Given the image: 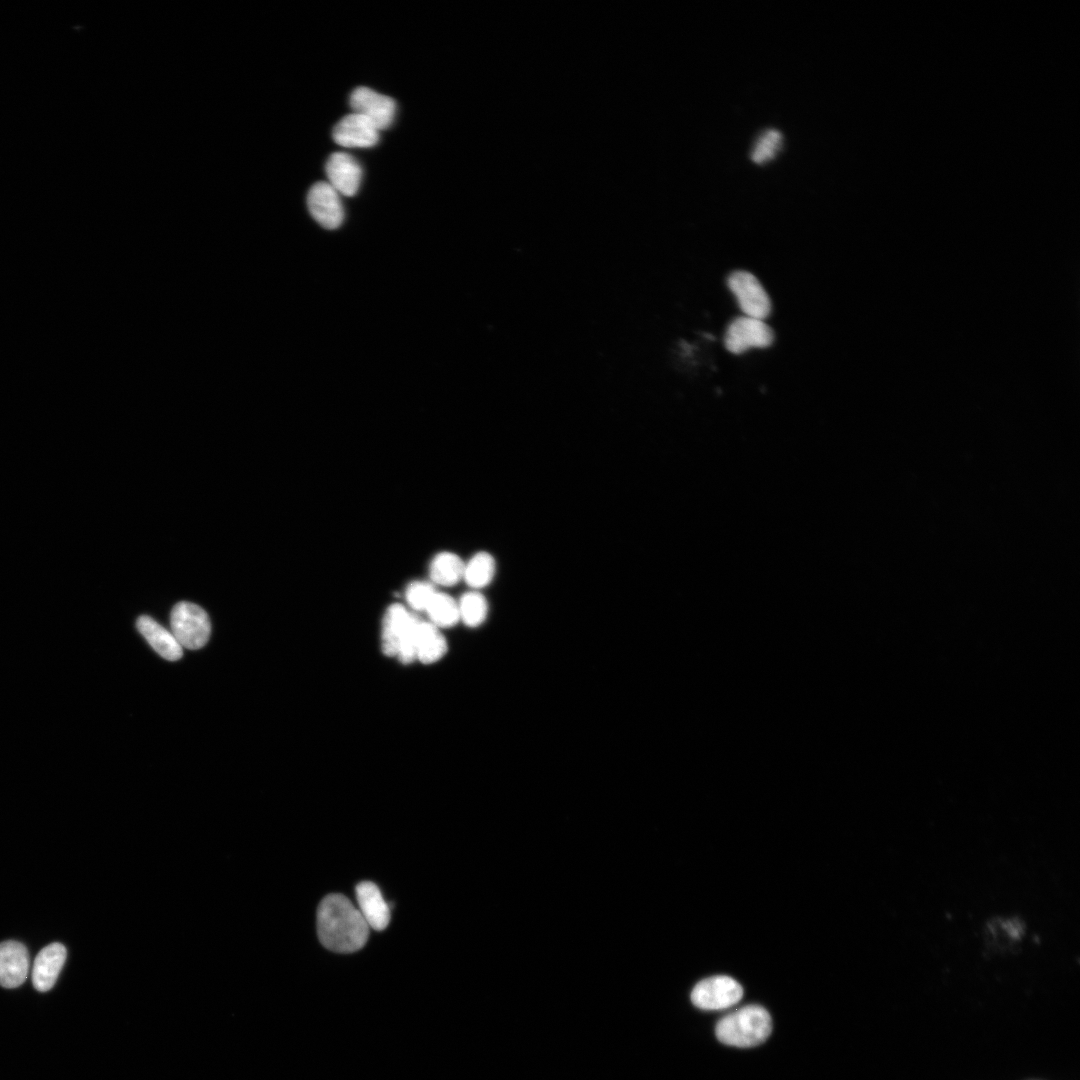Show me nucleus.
<instances>
[{"label": "nucleus", "mask_w": 1080, "mask_h": 1080, "mask_svg": "<svg viewBox=\"0 0 1080 1080\" xmlns=\"http://www.w3.org/2000/svg\"><path fill=\"white\" fill-rule=\"evenodd\" d=\"M727 284L746 316L763 320L770 314L771 302L759 280L750 272L735 271Z\"/></svg>", "instance_id": "obj_5"}, {"label": "nucleus", "mask_w": 1080, "mask_h": 1080, "mask_svg": "<svg viewBox=\"0 0 1080 1080\" xmlns=\"http://www.w3.org/2000/svg\"><path fill=\"white\" fill-rule=\"evenodd\" d=\"M311 216L325 229L338 228L344 219V210L338 192L324 181L316 182L307 195Z\"/></svg>", "instance_id": "obj_8"}, {"label": "nucleus", "mask_w": 1080, "mask_h": 1080, "mask_svg": "<svg viewBox=\"0 0 1080 1080\" xmlns=\"http://www.w3.org/2000/svg\"><path fill=\"white\" fill-rule=\"evenodd\" d=\"M413 618L414 615L401 604L387 608L381 633L382 650L387 656H396L400 639Z\"/></svg>", "instance_id": "obj_15"}, {"label": "nucleus", "mask_w": 1080, "mask_h": 1080, "mask_svg": "<svg viewBox=\"0 0 1080 1080\" xmlns=\"http://www.w3.org/2000/svg\"><path fill=\"white\" fill-rule=\"evenodd\" d=\"M458 609L460 621L470 628H475L485 622L489 605L479 591L470 590L458 600Z\"/></svg>", "instance_id": "obj_20"}, {"label": "nucleus", "mask_w": 1080, "mask_h": 1080, "mask_svg": "<svg viewBox=\"0 0 1080 1080\" xmlns=\"http://www.w3.org/2000/svg\"><path fill=\"white\" fill-rule=\"evenodd\" d=\"M329 184L345 196H354L360 186L362 169L359 162L350 154L335 152L330 155L325 166Z\"/></svg>", "instance_id": "obj_10"}, {"label": "nucleus", "mask_w": 1080, "mask_h": 1080, "mask_svg": "<svg viewBox=\"0 0 1080 1080\" xmlns=\"http://www.w3.org/2000/svg\"><path fill=\"white\" fill-rule=\"evenodd\" d=\"M332 137L338 145L343 147L368 148L379 141V130L364 116L351 113L334 126Z\"/></svg>", "instance_id": "obj_9"}, {"label": "nucleus", "mask_w": 1080, "mask_h": 1080, "mask_svg": "<svg viewBox=\"0 0 1080 1080\" xmlns=\"http://www.w3.org/2000/svg\"><path fill=\"white\" fill-rule=\"evenodd\" d=\"M436 590L432 583L415 580L408 584L405 598L410 608L416 611H425L432 600Z\"/></svg>", "instance_id": "obj_22"}, {"label": "nucleus", "mask_w": 1080, "mask_h": 1080, "mask_svg": "<svg viewBox=\"0 0 1080 1080\" xmlns=\"http://www.w3.org/2000/svg\"><path fill=\"white\" fill-rule=\"evenodd\" d=\"M743 997V988L732 977L716 975L699 981L691 991L692 1003L704 1010L731 1007Z\"/></svg>", "instance_id": "obj_4"}, {"label": "nucleus", "mask_w": 1080, "mask_h": 1080, "mask_svg": "<svg viewBox=\"0 0 1080 1080\" xmlns=\"http://www.w3.org/2000/svg\"><path fill=\"white\" fill-rule=\"evenodd\" d=\"M419 624L420 620L414 616L400 639L396 656L403 663H411L416 659Z\"/></svg>", "instance_id": "obj_23"}, {"label": "nucleus", "mask_w": 1080, "mask_h": 1080, "mask_svg": "<svg viewBox=\"0 0 1080 1080\" xmlns=\"http://www.w3.org/2000/svg\"><path fill=\"white\" fill-rule=\"evenodd\" d=\"M465 562L455 553L443 551L437 553L429 564L431 583L441 586H453L463 580Z\"/></svg>", "instance_id": "obj_16"}, {"label": "nucleus", "mask_w": 1080, "mask_h": 1080, "mask_svg": "<svg viewBox=\"0 0 1080 1080\" xmlns=\"http://www.w3.org/2000/svg\"><path fill=\"white\" fill-rule=\"evenodd\" d=\"M29 966L28 950L22 943L14 940L0 943V985L2 987L20 986L26 980Z\"/></svg>", "instance_id": "obj_11"}, {"label": "nucleus", "mask_w": 1080, "mask_h": 1080, "mask_svg": "<svg viewBox=\"0 0 1080 1080\" xmlns=\"http://www.w3.org/2000/svg\"><path fill=\"white\" fill-rule=\"evenodd\" d=\"M771 1031L770 1014L759 1005H748L726 1015L715 1029L720 1042L736 1047L757 1046L769 1037Z\"/></svg>", "instance_id": "obj_2"}, {"label": "nucleus", "mask_w": 1080, "mask_h": 1080, "mask_svg": "<svg viewBox=\"0 0 1080 1080\" xmlns=\"http://www.w3.org/2000/svg\"><path fill=\"white\" fill-rule=\"evenodd\" d=\"M170 622L172 634L182 647L196 650L207 643L211 624L208 614L200 606L185 601L177 603L171 611Z\"/></svg>", "instance_id": "obj_3"}, {"label": "nucleus", "mask_w": 1080, "mask_h": 1080, "mask_svg": "<svg viewBox=\"0 0 1080 1080\" xmlns=\"http://www.w3.org/2000/svg\"><path fill=\"white\" fill-rule=\"evenodd\" d=\"M447 651V643L439 628L420 620L416 659L424 664L435 663Z\"/></svg>", "instance_id": "obj_18"}, {"label": "nucleus", "mask_w": 1080, "mask_h": 1080, "mask_svg": "<svg viewBox=\"0 0 1080 1080\" xmlns=\"http://www.w3.org/2000/svg\"><path fill=\"white\" fill-rule=\"evenodd\" d=\"M137 628L152 648L163 658L176 661L183 655L182 646L175 636L147 615L137 620Z\"/></svg>", "instance_id": "obj_14"}, {"label": "nucleus", "mask_w": 1080, "mask_h": 1080, "mask_svg": "<svg viewBox=\"0 0 1080 1080\" xmlns=\"http://www.w3.org/2000/svg\"><path fill=\"white\" fill-rule=\"evenodd\" d=\"M359 911L368 926L381 931L390 921V908L384 900L380 889L370 881H363L355 888Z\"/></svg>", "instance_id": "obj_13"}, {"label": "nucleus", "mask_w": 1080, "mask_h": 1080, "mask_svg": "<svg viewBox=\"0 0 1080 1080\" xmlns=\"http://www.w3.org/2000/svg\"><path fill=\"white\" fill-rule=\"evenodd\" d=\"M496 574V561L485 551L477 552L464 564L463 580L471 590L487 587Z\"/></svg>", "instance_id": "obj_17"}, {"label": "nucleus", "mask_w": 1080, "mask_h": 1080, "mask_svg": "<svg viewBox=\"0 0 1080 1080\" xmlns=\"http://www.w3.org/2000/svg\"><path fill=\"white\" fill-rule=\"evenodd\" d=\"M349 104L354 113L367 118L378 130L388 128L396 113V103L391 97L364 86L352 91Z\"/></svg>", "instance_id": "obj_7"}, {"label": "nucleus", "mask_w": 1080, "mask_h": 1080, "mask_svg": "<svg viewBox=\"0 0 1080 1080\" xmlns=\"http://www.w3.org/2000/svg\"><path fill=\"white\" fill-rule=\"evenodd\" d=\"M773 340L774 333L763 320L743 316L730 323L724 343L729 352L740 354L749 348H766Z\"/></svg>", "instance_id": "obj_6"}, {"label": "nucleus", "mask_w": 1080, "mask_h": 1080, "mask_svg": "<svg viewBox=\"0 0 1080 1080\" xmlns=\"http://www.w3.org/2000/svg\"><path fill=\"white\" fill-rule=\"evenodd\" d=\"M67 951L61 943H51L37 954L32 967V983L36 990H50L65 963Z\"/></svg>", "instance_id": "obj_12"}, {"label": "nucleus", "mask_w": 1080, "mask_h": 1080, "mask_svg": "<svg viewBox=\"0 0 1080 1080\" xmlns=\"http://www.w3.org/2000/svg\"><path fill=\"white\" fill-rule=\"evenodd\" d=\"M425 612L430 623L437 628L452 627L460 621L458 601L451 596L436 591Z\"/></svg>", "instance_id": "obj_19"}, {"label": "nucleus", "mask_w": 1080, "mask_h": 1080, "mask_svg": "<svg viewBox=\"0 0 1080 1080\" xmlns=\"http://www.w3.org/2000/svg\"><path fill=\"white\" fill-rule=\"evenodd\" d=\"M369 926L352 902L342 894L327 895L317 910V932L323 946L335 952L361 949L368 940Z\"/></svg>", "instance_id": "obj_1"}, {"label": "nucleus", "mask_w": 1080, "mask_h": 1080, "mask_svg": "<svg viewBox=\"0 0 1080 1080\" xmlns=\"http://www.w3.org/2000/svg\"><path fill=\"white\" fill-rule=\"evenodd\" d=\"M783 146L782 133L774 128L763 131L751 149V160L757 165H764L773 160Z\"/></svg>", "instance_id": "obj_21"}]
</instances>
